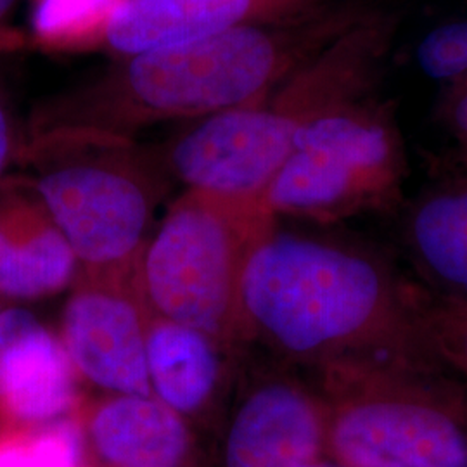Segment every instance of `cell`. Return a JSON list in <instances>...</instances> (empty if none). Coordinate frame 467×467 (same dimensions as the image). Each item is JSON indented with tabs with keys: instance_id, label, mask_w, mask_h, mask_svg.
<instances>
[{
	"instance_id": "20",
	"label": "cell",
	"mask_w": 467,
	"mask_h": 467,
	"mask_svg": "<svg viewBox=\"0 0 467 467\" xmlns=\"http://www.w3.org/2000/svg\"><path fill=\"white\" fill-rule=\"evenodd\" d=\"M441 113L451 134L462 146L467 161V78L451 84V90L441 106Z\"/></svg>"
},
{
	"instance_id": "16",
	"label": "cell",
	"mask_w": 467,
	"mask_h": 467,
	"mask_svg": "<svg viewBox=\"0 0 467 467\" xmlns=\"http://www.w3.org/2000/svg\"><path fill=\"white\" fill-rule=\"evenodd\" d=\"M125 0H36L34 40L52 52L104 47L106 35Z\"/></svg>"
},
{
	"instance_id": "23",
	"label": "cell",
	"mask_w": 467,
	"mask_h": 467,
	"mask_svg": "<svg viewBox=\"0 0 467 467\" xmlns=\"http://www.w3.org/2000/svg\"><path fill=\"white\" fill-rule=\"evenodd\" d=\"M32 312L25 308H2L0 310V364L4 351L7 348L13 336L21 329V326L28 320Z\"/></svg>"
},
{
	"instance_id": "2",
	"label": "cell",
	"mask_w": 467,
	"mask_h": 467,
	"mask_svg": "<svg viewBox=\"0 0 467 467\" xmlns=\"http://www.w3.org/2000/svg\"><path fill=\"white\" fill-rule=\"evenodd\" d=\"M422 298L378 251L274 227L243 268L239 341L316 370L368 357L440 362Z\"/></svg>"
},
{
	"instance_id": "8",
	"label": "cell",
	"mask_w": 467,
	"mask_h": 467,
	"mask_svg": "<svg viewBox=\"0 0 467 467\" xmlns=\"http://www.w3.org/2000/svg\"><path fill=\"white\" fill-rule=\"evenodd\" d=\"M59 339L75 374L109 395H152L146 310L121 279L92 277L67 298Z\"/></svg>"
},
{
	"instance_id": "12",
	"label": "cell",
	"mask_w": 467,
	"mask_h": 467,
	"mask_svg": "<svg viewBox=\"0 0 467 467\" xmlns=\"http://www.w3.org/2000/svg\"><path fill=\"white\" fill-rule=\"evenodd\" d=\"M75 376L61 339L32 314L2 357L0 405L4 414L35 426L63 420L77 400Z\"/></svg>"
},
{
	"instance_id": "10",
	"label": "cell",
	"mask_w": 467,
	"mask_h": 467,
	"mask_svg": "<svg viewBox=\"0 0 467 467\" xmlns=\"http://www.w3.org/2000/svg\"><path fill=\"white\" fill-rule=\"evenodd\" d=\"M336 0H125L104 47L117 57L165 49L312 11Z\"/></svg>"
},
{
	"instance_id": "22",
	"label": "cell",
	"mask_w": 467,
	"mask_h": 467,
	"mask_svg": "<svg viewBox=\"0 0 467 467\" xmlns=\"http://www.w3.org/2000/svg\"><path fill=\"white\" fill-rule=\"evenodd\" d=\"M16 0H0V54L21 47L23 35L13 26V9Z\"/></svg>"
},
{
	"instance_id": "6",
	"label": "cell",
	"mask_w": 467,
	"mask_h": 467,
	"mask_svg": "<svg viewBox=\"0 0 467 467\" xmlns=\"http://www.w3.org/2000/svg\"><path fill=\"white\" fill-rule=\"evenodd\" d=\"M275 227L264 200L185 189L148 237L134 265L146 314L233 347L239 341V284L251 248Z\"/></svg>"
},
{
	"instance_id": "18",
	"label": "cell",
	"mask_w": 467,
	"mask_h": 467,
	"mask_svg": "<svg viewBox=\"0 0 467 467\" xmlns=\"http://www.w3.org/2000/svg\"><path fill=\"white\" fill-rule=\"evenodd\" d=\"M80 434L59 420L25 443L0 449V467H78Z\"/></svg>"
},
{
	"instance_id": "24",
	"label": "cell",
	"mask_w": 467,
	"mask_h": 467,
	"mask_svg": "<svg viewBox=\"0 0 467 467\" xmlns=\"http://www.w3.org/2000/svg\"><path fill=\"white\" fill-rule=\"evenodd\" d=\"M305 467H339L337 464H334L333 461H324V459H318L316 462H310Z\"/></svg>"
},
{
	"instance_id": "21",
	"label": "cell",
	"mask_w": 467,
	"mask_h": 467,
	"mask_svg": "<svg viewBox=\"0 0 467 467\" xmlns=\"http://www.w3.org/2000/svg\"><path fill=\"white\" fill-rule=\"evenodd\" d=\"M21 150V140L17 137L16 125L7 106V100L0 92V182L11 161L16 158Z\"/></svg>"
},
{
	"instance_id": "9",
	"label": "cell",
	"mask_w": 467,
	"mask_h": 467,
	"mask_svg": "<svg viewBox=\"0 0 467 467\" xmlns=\"http://www.w3.org/2000/svg\"><path fill=\"white\" fill-rule=\"evenodd\" d=\"M326 453V409L317 389L284 372L246 388L235 407L223 467H305Z\"/></svg>"
},
{
	"instance_id": "14",
	"label": "cell",
	"mask_w": 467,
	"mask_h": 467,
	"mask_svg": "<svg viewBox=\"0 0 467 467\" xmlns=\"http://www.w3.org/2000/svg\"><path fill=\"white\" fill-rule=\"evenodd\" d=\"M229 347L194 327L146 314L150 393L182 418L201 412L225 378Z\"/></svg>"
},
{
	"instance_id": "13",
	"label": "cell",
	"mask_w": 467,
	"mask_h": 467,
	"mask_svg": "<svg viewBox=\"0 0 467 467\" xmlns=\"http://www.w3.org/2000/svg\"><path fill=\"white\" fill-rule=\"evenodd\" d=\"M88 436L111 467H184L191 434L185 418L152 395H111L88 419Z\"/></svg>"
},
{
	"instance_id": "4",
	"label": "cell",
	"mask_w": 467,
	"mask_h": 467,
	"mask_svg": "<svg viewBox=\"0 0 467 467\" xmlns=\"http://www.w3.org/2000/svg\"><path fill=\"white\" fill-rule=\"evenodd\" d=\"M438 362L368 357L318 368L339 467H467V389Z\"/></svg>"
},
{
	"instance_id": "5",
	"label": "cell",
	"mask_w": 467,
	"mask_h": 467,
	"mask_svg": "<svg viewBox=\"0 0 467 467\" xmlns=\"http://www.w3.org/2000/svg\"><path fill=\"white\" fill-rule=\"evenodd\" d=\"M36 173L28 182L78 265L123 279L148 241L158 181L132 139L50 132L21 144Z\"/></svg>"
},
{
	"instance_id": "26",
	"label": "cell",
	"mask_w": 467,
	"mask_h": 467,
	"mask_svg": "<svg viewBox=\"0 0 467 467\" xmlns=\"http://www.w3.org/2000/svg\"><path fill=\"white\" fill-rule=\"evenodd\" d=\"M0 310H2V308H0Z\"/></svg>"
},
{
	"instance_id": "15",
	"label": "cell",
	"mask_w": 467,
	"mask_h": 467,
	"mask_svg": "<svg viewBox=\"0 0 467 467\" xmlns=\"http://www.w3.org/2000/svg\"><path fill=\"white\" fill-rule=\"evenodd\" d=\"M405 241L434 293L467 301V182L422 196L407 218Z\"/></svg>"
},
{
	"instance_id": "1",
	"label": "cell",
	"mask_w": 467,
	"mask_h": 467,
	"mask_svg": "<svg viewBox=\"0 0 467 467\" xmlns=\"http://www.w3.org/2000/svg\"><path fill=\"white\" fill-rule=\"evenodd\" d=\"M368 13L362 0H336L295 16L117 57L42 100L28 130L132 139L150 125L250 106Z\"/></svg>"
},
{
	"instance_id": "19",
	"label": "cell",
	"mask_w": 467,
	"mask_h": 467,
	"mask_svg": "<svg viewBox=\"0 0 467 467\" xmlns=\"http://www.w3.org/2000/svg\"><path fill=\"white\" fill-rule=\"evenodd\" d=\"M419 67L434 80L467 78V19L447 23L426 35L418 47Z\"/></svg>"
},
{
	"instance_id": "17",
	"label": "cell",
	"mask_w": 467,
	"mask_h": 467,
	"mask_svg": "<svg viewBox=\"0 0 467 467\" xmlns=\"http://www.w3.org/2000/svg\"><path fill=\"white\" fill-rule=\"evenodd\" d=\"M422 318L436 358L467 389V301L424 291Z\"/></svg>"
},
{
	"instance_id": "3",
	"label": "cell",
	"mask_w": 467,
	"mask_h": 467,
	"mask_svg": "<svg viewBox=\"0 0 467 467\" xmlns=\"http://www.w3.org/2000/svg\"><path fill=\"white\" fill-rule=\"evenodd\" d=\"M397 30L395 15L370 11L264 99L198 119L168 150V168L185 189L265 200L303 127L368 99Z\"/></svg>"
},
{
	"instance_id": "25",
	"label": "cell",
	"mask_w": 467,
	"mask_h": 467,
	"mask_svg": "<svg viewBox=\"0 0 467 467\" xmlns=\"http://www.w3.org/2000/svg\"><path fill=\"white\" fill-rule=\"evenodd\" d=\"M464 80H466V78H464Z\"/></svg>"
},
{
	"instance_id": "7",
	"label": "cell",
	"mask_w": 467,
	"mask_h": 467,
	"mask_svg": "<svg viewBox=\"0 0 467 467\" xmlns=\"http://www.w3.org/2000/svg\"><path fill=\"white\" fill-rule=\"evenodd\" d=\"M405 175L389 111L362 99L303 127L265 192L272 215L333 222L388 206Z\"/></svg>"
},
{
	"instance_id": "11",
	"label": "cell",
	"mask_w": 467,
	"mask_h": 467,
	"mask_svg": "<svg viewBox=\"0 0 467 467\" xmlns=\"http://www.w3.org/2000/svg\"><path fill=\"white\" fill-rule=\"evenodd\" d=\"M78 262L28 182H0V296L36 300L73 283Z\"/></svg>"
}]
</instances>
